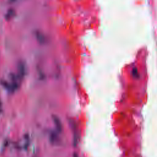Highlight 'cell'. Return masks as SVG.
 Masks as SVG:
<instances>
[{"label":"cell","mask_w":157,"mask_h":157,"mask_svg":"<svg viewBox=\"0 0 157 157\" xmlns=\"http://www.w3.org/2000/svg\"><path fill=\"white\" fill-rule=\"evenodd\" d=\"M14 14H15V12H14V9H11L9 10L7 14H6V18H7V19H11L12 17H13V16H14Z\"/></svg>","instance_id":"obj_1"},{"label":"cell","mask_w":157,"mask_h":157,"mask_svg":"<svg viewBox=\"0 0 157 157\" xmlns=\"http://www.w3.org/2000/svg\"><path fill=\"white\" fill-rule=\"evenodd\" d=\"M1 111H2V104H1V102L0 101V113H1Z\"/></svg>","instance_id":"obj_2"}]
</instances>
